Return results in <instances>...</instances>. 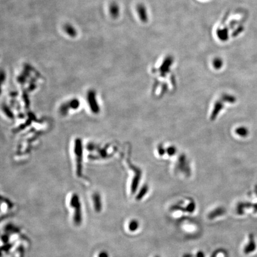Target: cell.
Listing matches in <instances>:
<instances>
[{"label":"cell","mask_w":257,"mask_h":257,"mask_svg":"<svg viewBox=\"0 0 257 257\" xmlns=\"http://www.w3.org/2000/svg\"><path fill=\"white\" fill-rule=\"evenodd\" d=\"M70 207L75 208V213L73 216V221L76 226H79L82 223V208L79 201V198L77 194L73 195L70 202Z\"/></svg>","instance_id":"1"},{"label":"cell","mask_w":257,"mask_h":257,"mask_svg":"<svg viewBox=\"0 0 257 257\" xmlns=\"http://www.w3.org/2000/svg\"><path fill=\"white\" fill-rule=\"evenodd\" d=\"M256 249V244L253 235H250L248 243L245 245L243 252L245 254H249L254 252Z\"/></svg>","instance_id":"2"},{"label":"cell","mask_w":257,"mask_h":257,"mask_svg":"<svg viewBox=\"0 0 257 257\" xmlns=\"http://www.w3.org/2000/svg\"><path fill=\"white\" fill-rule=\"evenodd\" d=\"M136 11L140 20L143 22H146L148 21V14L147 8L142 4H139L136 6Z\"/></svg>","instance_id":"3"},{"label":"cell","mask_w":257,"mask_h":257,"mask_svg":"<svg viewBox=\"0 0 257 257\" xmlns=\"http://www.w3.org/2000/svg\"><path fill=\"white\" fill-rule=\"evenodd\" d=\"M109 11L113 18H117L120 14V7L118 4L116 2H112L109 6Z\"/></svg>","instance_id":"4"},{"label":"cell","mask_w":257,"mask_h":257,"mask_svg":"<svg viewBox=\"0 0 257 257\" xmlns=\"http://www.w3.org/2000/svg\"><path fill=\"white\" fill-rule=\"evenodd\" d=\"M93 201L94 204L95 210L97 213L101 212L102 210V202L101 199V196L98 193H95L93 196Z\"/></svg>","instance_id":"5"},{"label":"cell","mask_w":257,"mask_h":257,"mask_svg":"<svg viewBox=\"0 0 257 257\" xmlns=\"http://www.w3.org/2000/svg\"><path fill=\"white\" fill-rule=\"evenodd\" d=\"M64 31L70 37H75L77 35V31L76 29L74 27L73 25H71L70 23H66L64 24Z\"/></svg>","instance_id":"6"},{"label":"cell","mask_w":257,"mask_h":257,"mask_svg":"<svg viewBox=\"0 0 257 257\" xmlns=\"http://www.w3.org/2000/svg\"><path fill=\"white\" fill-rule=\"evenodd\" d=\"M225 209L223 207H218L212 211H211L208 214V218L211 220L217 218L218 217H220L225 213Z\"/></svg>","instance_id":"7"},{"label":"cell","mask_w":257,"mask_h":257,"mask_svg":"<svg viewBox=\"0 0 257 257\" xmlns=\"http://www.w3.org/2000/svg\"><path fill=\"white\" fill-rule=\"evenodd\" d=\"M139 223L136 220H132L128 223V230L132 232L136 231L139 229Z\"/></svg>","instance_id":"8"},{"label":"cell","mask_w":257,"mask_h":257,"mask_svg":"<svg viewBox=\"0 0 257 257\" xmlns=\"http://www.w3.org/2000/svg\"><path fill=\"white\" fill-rule=\"evenodd\" d=\"M213 65L215 68H220L223 65V62L221 59L220 58L215 59L213 61Z\"/></svg>","instance_id":"9"},{"label":"cell","mask_w":257,"mask_h":257,"mask_svg":"<svg viewBox=\"0 0 257 257\" xmlns=\"http://www.w3.org/2000/svg\"><path fill=\"white\" fill-rule=\"evenodd\" d=\"M98 257H109L108 254L106 251H102L100 252Z\"/></svg>","instance_id":"10"},{"label":"cell","mask_w":257,"mask_h":257,"mask_svg":"<svg viewBox=\"0 0 257 257\" xmlns=\"http://www.w3.org/2000/svg\"><path fill=\"white\" fill-rule=\"evenodd\" d=\"M195 257H205V254L204 253V252H202V251H198L196 253V254L195 255Z\"/></svg>","instance_id":"11"},{"label":"cell","mask_w":257,"mask_h":257,"mask_svg":"<svg viewBox=\"0 0 257 257\" xmlns=\"http://www.w3.org/2000/svg\"><path fill=\"white\" fill-rule=\"evenodd\" d=\"M2 240L4 242H7V241H8V236L7 235H4L2 236Z\"/></svg>","instance_id":"12"},{"label":"cell","mask_w":257,"mask_h":257,"mask_svg":"<svg viewBox=\"0 0 257 257\" xmlns=\"http://www.w3.org/2000/svg\"><path fill=\"white\" fill-rule=\"evenodd\" d=\"M155 257H160L159 256H155Z\"/></svg>","instance_id":"13"}]
</instances>
